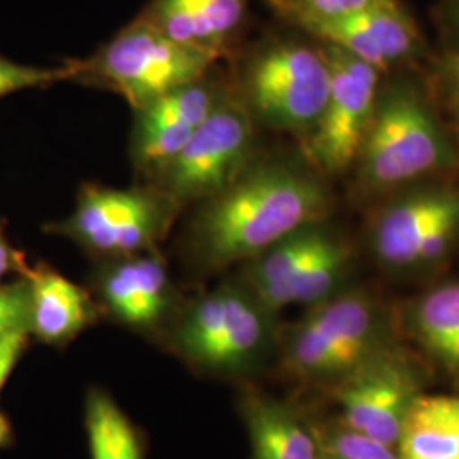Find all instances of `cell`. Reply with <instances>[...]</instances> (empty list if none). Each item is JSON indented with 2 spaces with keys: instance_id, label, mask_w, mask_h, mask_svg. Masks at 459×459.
Masks as SVG:
<instances>
[{
  "instance_id": "cell-11",
  "label": "cell",
  "mask_w": 459,
  "mask_h": 459,
  "mask_svg": "<svg viewBox=\"0 0 459 459\" xmlns=\"http://www.w3.org/2000/svg\"><path fill=\"white\" fill-rule=\"evenodd\" d=\"M333 385L341 422L394 447L411 405L424 394L419 362L394 341Z\"/></svg>"
},
{
  "instance_id": "cell-20",
  "label": "cell",
  "mask_w": 459,
  "mask_h": 459,
  "mask_svg": "<svg viewBox=\"0 0 459 459\" xmlns=\"http://www.w3.org/2000/svg\"><path fill=\"white\" fill-rule=\"evenodd\" d=\"M85 427L92 459H143L142 444L126 413L109 394L92 390L85 405Z\"/></svg>"
},
{
  "instance_id": "cell-16",
  "label": "cell",
  "mask_w": 459,
  "mask_h": 459,
  "mask_svg": "<svg viewBox=\"0 0 459 459\" xmlns=\"http://www.w3.org/2000/svg\"><path fill=\"white\" fill-rule=\"evenodd\" d=\"M252 459H320L316 432L286 403L248 394L242 403Z\"/></svg>"
},
{
  "instance_id": "cell-28",
  "label": "cell",
  "mask_w": 459,
  "mask_h": 459,
  "mask_svg": "<svg viewBox=\"0 0 459 459\" xmlns=\"http://www.w3.org/2000/svg\"><path fill=\"white\" fill-rule=\"evenodd\" d=\"M443 21L446 30L459 49V0H444Z\"/></svg>"
},
{
  "instance_id": "cell-25",
  "label": "cell",
  "mask_w": 459,
  "mask_h": 459,
  "mask_svg": "<svg viewBox=\"0 0 459 459\" xmlns=\"http://www.w3.org/2000/svg\"><path fill=\"white\" fill-rule=\"evenodd\" d=\"M28 332H19L0 339V390L4 388L7 377H11L19 358L22 356L28 344Z\"/></svg>"
},
{
  "instance_id": "cell-4",
  "label": "cell",
  "mask_w": 459,
  "mask_h": 459,
  "mask_svg": "<svg viewBox=\"0 0 459 459\" xmlns=\"http://www.w3.org/2000/svg\"><path fill=\"white\" fill-rule=\"evenodd\" d=\"M392 341V322L383 305L364 290H352L312 305L288 328L282 359L299 379L337 383Z\"/></svg>"
},
{
  "instance_id": "cell-10",
  "label": "cell",
  "mask_w": 459,
  "mask_h": 459,
  "mask_svg": "<svg viewBox=\"0 0 459 459\" xmlns=\"http://www.w3.org/2000/svg\"><path fill=\"white\" fill-rule=\"evenodd\" d=\"M459 238V182H437L394 197L377 212L369 242L377 261L398 271L444 261Z\"/></svg>"
},
{
  "instance_id": "cell-8",
  "label": "cell",
  "mask_w": 459,
  "mask_h": 459,
  "mask_svg": "<svg viewBox=\"0 0 459 459\" xmlns=\"http://www.w3.org/2000/svg\"><path fill=\"white\" fill-rule=\"evenodd\" d=\"M244 282H227L199 296L174 327V344L187 361L212 371H238L269 341V316Z\"/></svg>"
},
{
  "instance_id": "cell-1",
  "label": "cell",
  "mask_w": 459,
  "mask_h": 459,
  "mask_svg": "<svg viewBox=\"0 0 459 459\" xmlns=\"http://www.w3.org/2000/svg\"><path fill=\"white\" fill-rule=\"evenodd\" d=\"M332 193L312 165L254 160L220 195L199 203L187 227V252L206 271L248 263L332 212Z\"/></svg>"
},
{
  "instance_id": "cell-5",
  "label": "cell",
  "mask_w": 459,
  "mask_h": 459,
  "mask_svg": "<svg viewBox=\"0 0 459 459\" xmlns=\"http://www.w3.org/2000/svg\"><path fill=\"white\" fill-rule=\"evenodd\" d=\"M328 85L330 66L322 45L273 39L247 56L237 98L255 123L301 140L324 111Z\"/></svg>"
},
{
  "instance_id": "cell-27",
  "label": "cell",
  "mask_w": 459,
  "mask_h": 459,
  "mask_svg": "<svg viewBox=\"0 0 459 459\" xmlns=\"http://www.w3.org/2000/svg\"><path fill=\"white\" fill-rule=\"evenodd\" d=\"M26 264L22 261V255L17 252L14 247L9 244L4 231L0 229V279L7 276L13 271H26Z\"/></svg>"
},
{
  "instance_id": "cell-29",
  "label": "cell",
  "mask_w": 459,
  "mask_h": 459,
  "mask_svg": "<svg viewBox=\"0 0 459 459\" xmlns=\"http://www.w3.org/2000/svg\"><path fill=\"white\" fill-rule=\"evenodd\" d=\"M11 437V426H9V420L0 413V447L4 444H7Z\"/></svg>"
},
{
  "instance_id": "cell-32",
  "label": "cell",
  "mask_w": 459,
  "mask_h": 459,
  "mask_svg": "<svg viewBox=\"0 0 459 459\" xmlns=\"http://www.w3.org/2000/svg\"><path fill=\"white\" fill-rule=\"evenodd\" d=\"M320 459H324V456H322V458H320Z\"/></svg>"
},
{
  "instance_id": "cell-3",
  "label": "cell",
  "mask_w": 459,
  "mask_h": 459,
  "mask_svg": "<svg viewBox=\"0 0 459 459\" xmlns=\"http://www.w3.org/2000/svg\"><path fill=\"white\" fill-rule=\"evenodd\" d=\"M213 53L181 43L138 17L87 60H75L72 81L109 89L138 111L210 75Z\"/></svg>"
},
{
  "instance_id": "cell-23",
  "label": "cell",
  "mask_w": 459,
  "mask_h": 459,
  "mask_svg": "<svg viewBox=\"0 0 459 459\" xmlns=\"http://www.w3.org/2000/svg\"><path fill=\"white\" fill-rule=\"evenodd\" d=\"M31 324V295L28 279L0 284V337L28 332Z\"/></svg>"
},
{
  "instance_id": "cell-14",
  "label": "cell",
  "mask_w": 459,
  "mask_h": 459,
  "mask_svg": "<svg viewBox=\"0 0 459 459\" xmlns=\"http://www.w3.org/2000/svg\"><path fill=\"white\" fill-rule=\"evenodd\" d=\"M247 0H152L143 16L170 38L223 58Z\"/></svg>"
},
{
  "instance_id": "cell-24",
  "label": "cell",
  "mask_w": 459,
  "mask_h": 459,
  "mask_svg": "<svg viewBox=\"0 0 459 459\" xmlns=\"http://www.w3.org/2000/svg\"><path fill=\"white\" fill-rule=\"evenodd\" d=\"M377 0H267L281 17L288 16H344L362 11Z\"/></svg>"
},
{
  "instance_id": "cell-2",
  "label": "cell",
  "mask_w": 459,
  "mask_h": 459,
  "mask_svg": "<svg viewBox=\"0 0 459 459\" xmlns=\"http://www.w3.org/2000/svg\"><path fill=\"white\" fill-rule=\"evenodd\" d=\"M458 164V153L424 92L407 81L379 87L356 162L364 193H386Z\"/></svg>"
},
{
  "instance_id": "cell-15",
  "label": "cell",
  "mask_w": 459,
  "mask_h": 459,
  "mask_svg": "<svg viewBox=\"0 0 459 459\" xmlns=\"http://www.w3.org/2000/svg\"><path fill=\"white\" fill-rule=\"evenodd\" d=\"M22 276L31 295L30 333L41 342L65 344L94 324L98 308L82 286L48 265L26 267Z\"/></svg>"
},
{
  "instance_id": "cell-17",
  "label": "cell",
  "mask_w": 459,
  "mask_h": 459,
  "mask_svg": "<svg viewBox=\"0 0 459 459\" xmlns=\"http://www.w3.org/2000/svg\"><path fill=\"white\" fill-rule=\"evenodd\" d=\"M394 447L400 459H459V396L420 394Z\"/></svg>"
},
{
  "instance_id": "cell-21",
  "label": "cell",
  "mask_w": 459,
  "mask_h": 459,
  "mask_svg": "<svg viewBox=\"0 0 459 459\" xmlns=\"http://www.w3.org/2000/svg\"><path fill=\"white\" fill-rule=\"evenodd\" d=\"M324 459H400L396 447L337 422L316 434Z\"/></svg>"
},
{
  "instance_id": "cell-6",
  "label": "cell",
  "mask_w": 459,
  "mask_h": 459,
  "mask_svg": "<svg viewBox=\"0 0 459 459\" xmlns=\"http://www.w3.org/2000/svg\"><path fill=\"white\" fill-rule=\"evenodd\" d=\"M182 206L155 184L115 189L85 184L75 210L47 231L64 235L85 250L106 257H126L155 250Z\"/></svg>"
},
{
  "instance_id": "cell-7",
  "label": "cell",
  "mask_w": 459,
  "mask_h": 459,
  "mask_svg": "<svg viewBox=\"0 0 459 459\" xmlns=\"http://www.w3.org/2000/svg\"><path fill=\"white\" fill-rule=\"evenodd\" d=\"M255 121L237 94L227 92L191 140L150 181L182 208L220 195L255 160Z\"/></svg>"
},
{
  "instance_id": "cell-13",
  "label": "cell",
  "mask_w": 459,
  "mask_h": 459,
  "mask_svg": "<svg viewBox=\"0 0 459 459\" xmlns=\"http://www.w3.org/2000/svg\"><path fill=\"white\" fill-rule=\"evenodd\" d=\"M106 261L98 276L104 308L128 327H157L174 298L167 264L157 248Z\"/></svg>"
},
{
  "instance_id": "cell-19",
  "label": "cell",
  "mask_w": 459,
  "mask_h": 459,
  "mask_svg": "<svg viewBox=\"0 0 459 459\" xmlns=\"http://www.w3.org/2000/svg\"><path fill=\"white\" fill-rule=\"evenodd\" d=\"M352 248L333 229L328 227L320 244L281 288L273 312L290 305L312 307L335 295L351 269Z\"/></svg>"
},
{
  "instance_id": "cell-30",
  "label": "cell",
  "mask_w": 459,
  "mask_h": 459,
  "mask_svg": "<svg viewBox=\"0 0 459 459\" xmlns=\"http://www.w3.org/2000/svg\"><path fill=\"white\" fill-rule=\"evenodd\" d=\"M451 104V111H453V117H455V123H456V128L459 132V100L456 102H449Z\"/></svg>"
},
{
  "instance_id": "cell-26",
  "label": "cell",
  "mask_w": 459,
  "mask_h": 459,
  "mask_svg": "<svg viewBox=\"0 0 459 459\" xmlns=\"http://www.w3.org/2000/svg\"><path fill=\"white\" fill-rule=\"evenodd\" d=\"M439 82L449 102L459 100V49H451L439 64Z\"/></svg>"
},
{
  "instance_id": "cell-9",
  "label": "cell",
  "mask_w": 459,
  "mask_h": 459,
  "mask_svg": "<svg viewBox=\"0 0 459 459\" xmlns=\"http://www.w3.org/2000/svg\"><path fill=\"white\" fill-rule=\"evenodd\" d=\"M330 66L324 111L301 138L303 159L322 176L344 174L358 162L381 87V70L333 45L320 43Z\"/></svg>"
},
{
  "instance_id": "cell-22",
  "label": "cell",
  "mask_w": 459,
  "mask_h": 459,
  "mask_svg": "<svg viewBox=\"0 0 459 459\" xmlns=\"http://www.w3.org/2000/svg\"><path fill=\"white\" fill-rule=\"evenodd\" d=\"M74 65L68 62L64 66H30L19 65L13 60L0 56V98L9 94L28 91V89H43L53 83L72 81Z\"/></svg>"
},
{
  "instance_id": "cell-12",
  "label": "cell",
  "mask_w": 459,
  "mask_h": 459,
  "mask_svg": "<svg viewBox=\"0 0 459 459\" xmlns=\"http://www.w3.org/2000/svg\"><path fill=\"white\" fill-rule=\"evenodd\" d=\"M229 91L208 75L134 111L130 153L134 169L153 181Z\"/></svg>"
},
{
  "instance_id": "cell-31",
  "label": "cell",
  "mask_w": 459,
  "mask_h": 459,
  "mask_svg": "<svg viewBox=\"0 0 459 459\" xmlns=\"http://www.w3.org/2000/svg\"><path fill=\"white\" fill-rule=\"evenodd\" d=\"M5 337H7V335H5ZM0 339H4V337H0Z\"/></svg>"
},
{
  "instance_id": "cell-18",
  "label": "cell",
  "mask_w": 459,
  "mask_h": 459,
  "mask_svg": "<svg viewBox=\"0 0 459 459\" xmlns=\"http://www.w3.org/2000/svg\"><path fill=\"white\" fill-rule=\"evenodd\" d=\"M407 325L427 356L459 379V281L417 298L409 307Z\"/></svg>"
}]
</instances>
